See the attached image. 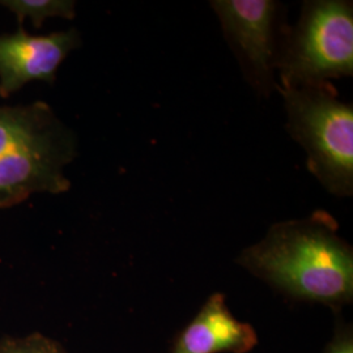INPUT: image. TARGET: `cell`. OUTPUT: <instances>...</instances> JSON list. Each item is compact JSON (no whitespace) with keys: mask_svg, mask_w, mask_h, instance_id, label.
Returning a JSON list of instances; mask_svg holds the SVG:
<instances>
[{"mask_svg":"<svg viewBox=\"0 0 353 353\" xmlns=\"http://www.w3.org/2000/svg\"><path fill=\"white\" fill-rule=\"evenodd\" d=\"M338 230V221L318 210L271 225L236 262L290 299L339 309L352 303L353 249Z\"/></svg>","mask_w":353,"mask_h":353,"instance_id":"cell-1","label":"cell"},{"mask_svg":"<svg viewBox=\"0 0 353 353\" xmlns=\"http://www.w3.org/2000/svg\"><path fill=\"white\" fill-rule=\"evenodd\" d=\"M287 131L306 152L309 172L330 194H353V106L339 100L331 83L279 88Z\"/></svg>","mask_w":353,"mask_h":353,"instance_id":"cell-2","label":"cell"},{"mask_svg":"<svg viewBox=\"0 0 353 353\" xmlns=\"http://www.w3.org/2000/svg\"><path fill=\"white\" fill-rule=\"evenodd\" d=\"M278 71L279 88L321 85L353 76L352 1H305L297 24L285 32Z\"/></svg>","mask_w":353,"mask_h":353,"instance_id":"cell-3","label":"cell"},{"mask_svg":"<svg viewBox=\"0 0 353 353\" xmlns=\"http://www.w3.org/2000/svg\"><path fill=\"white\" fill-rule=\"evenodd\" d=\"M210 6L246 81L261 96H270L279 89L275 71L288 29L284 4L274 0H214Z\"/></svg>","mask_w":353,"mask_h":353,"instance_id":"cell-4","label":"cell"},{"mask_svg":"<svg viewBox=\"0 0 353 353\" xmlns=\"http://www.w3.org/2000/svg\"><path fill=\"white\" fill-rule=\"evenodd\" d=\"M75 132L62 121L0 156V210L26 202L34 194H63L71 189L64 169L75 160Z\"/></svg>","mask_w":353,"mask_h":353,"instance_id":"cell-5","label":"cell"},{"mask_svg":"<svg viewBox=\"0 0 353 353\" xmlns=\"http://www.w3.org/2000/svg\"><path fill=\"white\" fill-rule=\"evenodd\" d=\"M81 42L75 28L32 36L19 26L14 33L0 34V97L8 99L33 81L54 84L61 64Z\"/></svg>","mask_w":353,"mask_h":353,"instance_id":"cell-6","label":"cell"},{"mask_svg":"<svg viewBox=\"0 0 353 353\" xmlns=\"http://www.w3.org/2000/svg\"><path fill=\"white\" fill-rule=\"evenodd\" d=\"M256 344L252 325L230 313L223 293H214L178 334L170 353H248Z\"/></svg>","mask_w":353,"mask_h":353,"instance_id":"cell-7","label":"cell"},{"mask_svg":"<svg viewBox=\"0 0 353 353\" xmlns=\"http://www.w3.org/2000/svg\"><path fill=\"white\" fill-rule=\"evenodd\" d=\"M61 119L46 102L0 105V156L36 138Z\"/></svg>","mask_w":353,"mask_h":353,"instance_id":"cell-8","label":"cell"},{"mask_svg":"<svg viewBox=\"0 0 353 353\" xmlns=\"http://www.w3.org/2000/svg\"><path fill=\"white\" fill-rule=\"evenodd\" d=\"M0 6L16 16L19 26L29 19L36 29L48 19L74 20L76 17L74 0H0Z\"/></svg>","mask_w":353,"mask_h":353,"instance_id":"cell-9","label":"cell"},{"mask_svg":"<svg viewBox=\"0 0 353 353\" xmlns=\"http://www.w3.org/2000/svg\"><path fill=\"white\" fill-rule=\"evenodd\" d=\"M0 353H65L63 348L42 335L26 336L7 341L0 347Z\"/></svg>","mask_w":353,"mask_h":353,"instance_id":"cell-10","label":"cell"},{"mask_svg":"<svg viewBox=\"0 0 353 353\" xmlns=\"http://www.w3.org/2000/svg\"><path fill=\"white\" fill-rule=\"evenodd\" d=\"M325 353H353V332L350 325L338 326Z\"/></svg>","mask_w":353,"mask_h":353,"instance_id":"cell-11","label":"cell"}]
</instances>
